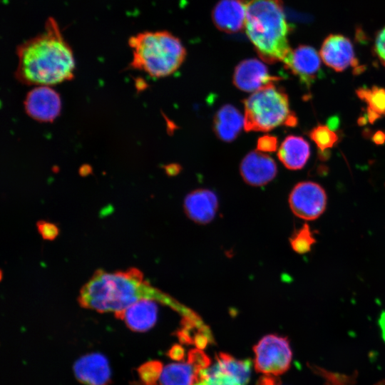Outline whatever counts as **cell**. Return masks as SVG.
<instances>
[{"mask_svg":"<svg viewBox=\"0 0 385 385\" xmlns=\"http://www.w3.org/2000/svg\"><path fill=\"white\" fill-rule=\"evenodd\" d=\"M145 299L168 305L183 317L198 318L191 309L151 286L136 268L114 272L98 270L81 289L78 300L82 307L116 314Z\"/></svg>","mask_w":385,"mask_h":385,"instance_id":"cell-1","label":"cell"},{"mask_svg":"<svg viewBox=\"0 0 385 385\" xmlns=\"http://www.w3.org/2000/svg\"><path fill=\"white\" fill-rule=\"evenodd\" d=\"M16 78L23 83L48 86L73 77L75 61L54 19H47L44 30L18 46Z\"/></svg>","mask_w":385,"mask_h":385,"instance_id":"cell-2","label":"cell"},{"mask_svg":"<svg viewBox=\"0 0 385 385\" xmlns=\"http://www.w3.org/2000/svg\"><path fill=\"white\" fill-rule=\"evenodd\" d=\"M238 1L246 12L244 30L258 56L267 63L283 62L292 49L282 1Z\"/></svg>","mask_w":385,"mask_h":385,"instance_id":"cell-3","label":"cell"},{"mask_svg":"<svg viewBox=\"0 0 385 385\" xmlns=\"http://www.w3.org/2000/svg\"><path fill=\"white\" fill-rule=\"evenodd\" d=\"M131 66L153 77H165L182 65L186 51L178 38L166 31H145L131 36Z\"/></svg>","mask_w":385,"mask_h":385,"instance_id":"cell-4","label":"cell"},{"mask_svg":"<svg viewBox=\"0 0 385 385\" xmlns=\"http://www.w3.org/2000/svg\"><path fill=\"white\" fill-rule=\"evenodd\" d=\"M246 131H269L279 125L294 126L296 115L290 111L287 93L275 83L262 88L243 101Z\"/></svg>","mask_w":385,"mask_h":385,"instance_id":"cell-5","label":"cell"},{"mask_svg":"<svg viewBox=\"0 0 385 385\" xmlns=\"http://www.w3.org/2000/svg\"><path fill=\"white\" fill-rule=\"evenodd\" d=\"M251 368L250 359H237L221 352L212 366L195 371L192 385H247Z\"/></svg>","mask_w":385,"mask_h":385,"instance_id":"cell-6","label":"cell"},{"mask_svg":"<svg viewBox=\"0 0 385 385\" xmlns=\"http://www.w3.org/2000/svg\"><path fill=\"white\" fill-rule=\"evenodd\" d=\"M255 368L262 374L279 376L287 371L292 359V351L287 337L268 334L253 347Z\"/></svg>","mask_w":385,"mask_h":385,"instance_id":"cell-7","label":"cell"},{"mask_svg":"<svg viewBox=\"0 0 385 385\" xmlns=\"http://www.w3.org/2000/svg\"><path fill=\"white\" fill-rule=\"evenodd\" d=\"M327 196L324 188L310 181L300 182L292 190L289 205L297 217L307 221L319 218L325 211Z\"/></svg>","mask_w":385,"mask_h":385,"instance_id":"cell-8","label":"cell"},{"mask_svg":"<svg viewBox=\"0 0 385 385\" xmlns=\"http://www.w3.org/2000/svg\"><path fill=\"white\" fill-rule=\"evenodd\" d=\"M283 63L285 68L297 76L302 84L307 87L322 75L320 56L309 46L301 45L292 49Z\"/></svg>","mask_w":385,"mask_h":385,"instance_id":"cell-9","label":"cell"},{"mask_svg":"<svg viewBox=\"0 0 385 385\" xmlns=\"http://www.w3.org/2000/svg\"><path fill=\"white\" fill-rule=\"evenodd\" d=\"M279 77L272 76L266 65L256 58L243 60L235 67L233 83L245 92H255L275 83Z\"/></svg>","mask_w":385,"mask_h":385,"instance_id":"cell-10","label":"cell"},{"mask_svg":"<svg viewBox=\"0 0 385 385\" xmlns=\"http://www.w3.org/2000/svg\"><path fill=\"white\" fill-rule=\"evenodd\" d=\"M319 54L324 63L336 71H343L349 66L355 70L359 68L351 41L342 35L331 34L327 36Z\"/></svg>","mask_w":385,"mask_h":385,"instance_id":"cell-11","label":"cell"},{"mask_svg":"<svg viewBox=\"0 0 385 385\" xmlns=\"http://www.w3.org/2000/svg\"><path fill=\"white\" fill-rule=\"evenodd\" d=\"M73 372L84 385H110L111 370L108 359L100 353H91L76 361Z\"/></svg>","mask_w":385,"mask_h":385,"instance_id":"cell-12","label":"cell"},{"mask_svg":"<svg viewBox=\"0 0 385 385\" xmlns=\"http://www.w3.org/2000/svg\"><path fill=\"white\" fill-rule=\"evenodd\" d=\"M240 171L244 181L252 186H262L270 182L277 175L274 160L268 155L255 150L242 159Z\"/></svg>","mask_w":385,"mask_h":385,"instance_id":"cell-13","label":"cell"},{"mask_svg":"<svg viewBox=\"0 0 385 385\" xmlns=\"http://www.w3.org/2000/svg\"><path fill=\"white\" fill-rule=\"evenodd\" d=\"M25 108L29 115L41 121L53 120L61 109L58 94L48 86H38L28 93Z\"/></svg>","mask_w":385,"mask_h":385,"instance_id":"cell-14","label":"cell"},{"mask_svg":"<svg viewBox=\"0 0 385 385\" xmlns=\"http://www.w3.org/2000/svg\"><path fill=\"white\" fill-rule=\"evenodd\" d=\"M184 210L192 221L206 224L215 217L218 200L216 195L207 189H197L190 192L185 198Z\"/></svg>","mask_w":385,"mask_h":385,"instance_id":"cell-15","label":"cell"},{"mask_svg":"<svg viewBox=\"0 0 385 385\" xmlns=\"http://www.w3.org/2000/svg\"><path fill=\"white\" fill-rule=\"evenodd\" d=\"M114 314L116 318L123 320L130 330L143 332L155 325L157 321L158 306L156 301L145 299Z\"/></svg>","mask_w":385,"mask_h":385,"instance_id":"cell-16","label":"cell"},{"mask_svg":"<svg viewBox=\"0 0 385 385\" xmlns=\"http://www.w3.org/2000/svg\"><path fill=\"white\" fill-rule=\"evenodd\" d=\"M212 19L215 26L227 34H234L245 29L246 12L238 0H220L214 7Z\"/></svg>","mask_w":385,"mask_h":385,"instance_id":"cell-17","label":"cell"},{"mask_svg":"<svg viewBox=\"0 0 385 385\" xmlns=\"http://www.w3.org/2000/svg\"><path fill=\"white\" fill-rule=\"evenodd\" d=\"M245 125V117L235 106L226 104L215 113L213 130L217 137L224 142L233 141Z\"/></svg>","mask_w":385,"mask_h":385,"instance_id":"cell-18","label":"cell"},{"mask_svg":"<svg viewBox=\"0 0 385 385\" xmlns=\"http://www.w3.org/2000/svg\"><path fill=\"white\" fill-rule=\"evenodd\" d=\"M309 155L308 142L296 135L287 136L281 143L277 152L279 160L287 168L292 170L302 169L307 163Z\"/></svg>","mask_w":385,"mask_h":385,"instance_id":"cell-19","label":"cell"},{"mask_svg":"<svg viewBox=\"0 0 385 385\" xmlns=\"http://www.w3.org/2000/svg\"><path fill=\"white\" fill-rule=\"evenodd\" d=\"M358 97L367 104L366 115L368 121H374L385 115V88L362 87L356 91Z\"/></svg>","mask_w":385,"mask_h":385,"instance_id":"cell-20","label":"cell"},{"mask_svg":"<svg viewBox=\"0 0 385 385\" xmlns=\"http://www.w3.org/2000/svg\"><path fill=\"white\" fill-rule=\"evenodd\" d=\"M195 371L189 363L166 365L160 377V385H192Z\"/></svg>","mask_w":385,"mask_h":385,"instance_id":"cell-21","label":"cell"},{"mask_svg":"<svg viewBox=\"0 0 385 385\" xmlns=\"http://www.w3.org/2000/svg\"><path fill=\"white\" fill-rule=\"evenodd\" d=\"M289 241L292 250L298 254L303 255L312 250L316 242V238L310 226L305 223L293 233Z\"/></svg>","mask_w":385,"mask_h":385,"instance_id":"cell-22","label":"cell"},{"mask_svg":"<svg viewBox=\"0 0 385 385\" xmlns=\"http://www.w3.org/2000/svg\"><path fill=\"white\" fill-rule=\"evenodd\" d=\"M309 135L321 153H326V150L332 148L338 140L337 133L327 125H324L314 127L311 130Z\"/></svg>","mask_w":385,"mask_h":385,"instance_id":"cell-23","label":"cell"},{"mask_svg":"<svg viewBox=\"0 0 385 385\" xmlns=\"http://www.w3.org/2000/svg\"><path fill=\"white\" fill-rule=\"evenodd\" d=\"M163 364L158 360H151L141 364L137 372L141 381L146 384L153 385L160 379Z\"/></svg>","mask_w":385,"mask_h":385,"instance_id":"cell-24","label":"cell"},{"mask_svg":"<svg viewBox=\"0 0 385 385\" xmlns=\"http://www.w3.org/2000/svg\"><path fill=\"white\" fill-rule=\"evenodd\" d=\"M188 363L197 371L208 368L211 364V359L204 351L197 348L189 351Z\"/></svg>","mask_w":385,"mask_h":385,"instance_id":"cell-25","label":"cell"},{"mask_svg":"<svg viewBox=\"0 0 385 385\" xmlns=\"http://www.w3.org/2000/svg\"><path fill=\"white\" fill-rule=\"evenodd\" d=\"M36 225L38 232L45 240H54L58 235L59 230L53 223L46 221H39Z\"/></svg>","mask_w":385,"mask_h":385,"instance_id":"cell-26","label":"cell"},{"mask_svg":"<svg viewBox=\"0 0 385 385\" xmlns=\"http://www.w3.org/2000/svg\"><path fill=\"white\" fill-rule=\"evenodd\" d=\"M277 138L271 135H265L257 140V148L259 151L274 152L277 148Z\"/></svg>","mask_w":385,"mask_h":385,"instance_id":"cell-27","label":"cell"},{"mask_svg":"<svg viewBox=\"0 0 385 385\" xmlns=\"http://www.w3.org/2000/svg\"><path fill=\"white\" fill-rule=\"evenodd\" d=\"M374 51L381 63L385 66V27L376 36Z\"/></svg>","mask_w":385,"mask_h":385,"instance_id":"cell-28","label":"cell"},{"mask_svg":"<svg viewBox=\"0 0 385 385\" xmlns=\"http://www.w3.org/2000/svg\"><path fill=\"white\" fill-rule=\"evenodd\" d=\"M167 356L173 360L181 361L185 358V350L182 346L174 344L167 351Z\"/></svg>","mask_w":385,"mask_h":385,"instance_id":"cell-29","label":"cell"},{"mask_svg":"<svg viewBox=\"0 0 385 385\" xmlns=\"http://www.w3.org/2000/svg\"><path fill=\"white\" fill-rule=\"evenodd\" d=\"M280 379L278 376L264 374L257 381L256 385H279Z\"/></svg>","mask_w":385,"mask_h":385,"instance_id":"cell-30","label":"cell"},{"mask_svg":"<svg viewBox=\"0 0 385 385\" xmlns=\"http://www.w3.org/2000/svg\"><path fill=\"white\" fill-rule=\"evenodd\" d=\"M371 140L376 145L384 144L385 143V131H376L371 136Z\"/></svg>","mask_w":385,"mask_h":385,"instance_id":"cell-31","label":"cell"},{"mask_svg":"<svg viewBox=\"0 0 385 385\" xmlns=\"http://www.w3.org/2000/svg\"><path fill=\"white\" fill-rule=\"evenodd\" d=\"M339 125V118L337 116H332L327 120V126L332 130H337Z\"/></svg>","mask_w":385,"mask_h":385,"instance_id":"cell-32","label":"cell"},{"mask_svg":"<svg viewBox=\"0 0 385 385\" xmlns=\"http://www.w3.org/2000/svg\"><path fill=\"white\" fill-rule=\"evenodd\" d=\"M129 385H149V384H146L141 381H131ZM153 385H157V384H153Z\"/></svg>","mask_w":385,"mask_h":385,"instance_id":"cell-33","label":"cell"},{"mask_svg":"<svg viewBox=\"0 0 385 385\" xmlns=\"http://www.w3.org/2000/svg\"><path fill=\"white\" fill-rule=\"evenodd\" d=\"M376 385H385V381H380V382L377 383Z\"/></svg>","mask_w":385,"mask_h":385,"instance_id":"cell-34","label":"cell"}]
</instances>
